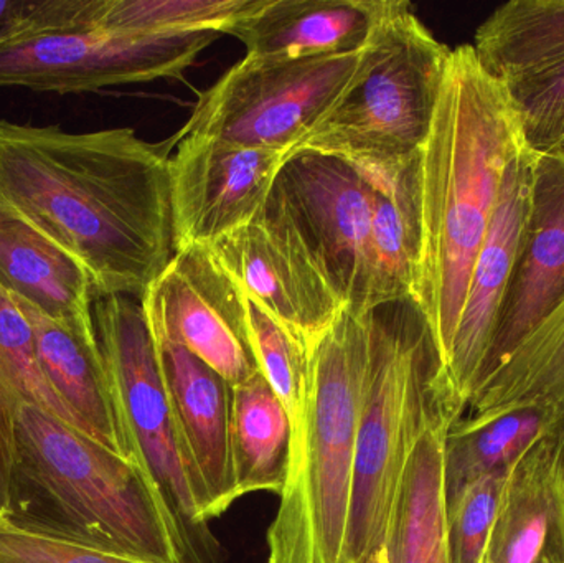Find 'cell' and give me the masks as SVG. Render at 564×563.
I'll return each instance as SVG.
<instances>
[{"label":"cell","instance_id":"cell-1","mask_svg":"<svg viewBox=\"0 0 564 563\" xmlns=\"http://www.w3.org/2000/svg\"><path fill=\"white\" fill-rule=\"evenodd\" d=\"M131 128L0 119V202L72 255L96 300H142L175 253L171 152Z\"/></svg>","mask_w":564,"mask_h":563},{"label":"cell","instance_id":"cell-2","mask_svg":"<svg viewBox=\"0 0 564 563\" xmlns=\"http://www.w3.org/2000/svg\"><path fill=\"white\" fill-rule=\"evenodd\" d=\"M527 149L507 83L484 68L473 45L451 48L430 134L417 155L421 258L413 296L444 369L503 181Z\"/></svg>","mask_w":564,"mask_h":563},{"label":"cell","instance_id":"cell-3","mask_svg":"<svg viewBox=\"0 0 564 563\" xmlns=\"http://www.w3.org/2000/svg\"><path fill=\"white\" fill-rule=\"evenodd\" d=\"M7 519L36 534L151 563H185L149 479L48 410L20 413Z\"/></svg>","mask_w":564,"mask_h":563},{"label":"cell","instance_id":"cell-4","mask_svg":"<svg viewBox=\"0 0 564 563\" xmlns=\"http://www.w3.org/2000/svg\"><path fill=\"white\" fill-rule=\"evenodd\" d=\"M371 359V311H341L312 347L288 481L268 531L270 563H348L358 425Z\"/></svg>","mask_w":564,"mask_h":563},{"label":"cell","instance_id":"cell-5","mask_svg":"<svg viewBox=\"0 0 564 563\" xmlns=\"http://www.w3.org/2000/svg\"><path fill=\"white\" fill-rule=\"evenodd\" d=\"M447 390L454 389L414 301L371 310L370 372L355 453L348 563H361L384 548L408 459Z\"/></svg>","mask_w":564,"mask_h":563},{"label":"cell","instance_id":"cell-6","mask_svg":"<svg viewBox=\"0 0 564 563\" xmlns=\"http://www.w3.org/2000/svg\"><path fill=\"white\" fill-rule=\"evenodd\" d=\"M449 53L413 6L398 0L361 50L347 88L292 152L334 155L375 185L393 181L430 134Z\"/></svg>","mask_w":564,"mask_h":563},{"label":"cell","instance_id":"cell-7","mask_svg":"<svg viewBox=\"0 0 564 563\" xmlns=\"http://www.w3.org/2000/svg\"><path fill=\"white\" fill-rule=\"evenodd\" d=\"M96 336L135 465L151 483L185 563H224L207 501L178 435L141 300L99 297Z\"/></svg>","mask_w":564,"mask_h":563},{"label":"cell","instance_id":"cell-8","mask_svg":"<svg viewBox=\"0 0 564 563\" xmlns=\"http://www.w3.org/2000/svg\"><path fill=\"white\" fill-rule=\"evenodd\" d=\"M360 56L361 52L304 59L247 55L200 93L175 138L207 136L291 154L347 88Z\"/></svg>","mask_w":564,"mask_h":563},{"label":"cell","instance_id":"cell-9","mask_svg":"<svg viewBox=\"0 0 564 563\" xmlns=\"http://www.w3.org/2000/svg\"><path fill=\"white\" fill-rule=\"evenodd\" d=\"M373 182L355 165L314 151H294L282 164L267 202L317 261L345 310L373 306L371 217Z\"/></svg>","mask_w":564,"mask_h":563},{"label":"cell","instance_id":"cell-10","mask_svg":"<svg viewBox=\"0 0 564 563\" xmlns=\"http://www.w3.org/2000/svg\"><path fill=\"white\" fill-rule=\"evenodd\" d=\"M218 33L138 35L85 29L19 40L0 48V88L89 93L111 86L182 79Z\"/></svg>","mask_w":564,"mask_h":563},{"label":"cell","instance_id":"cell-11","mask_svg":"<svg viewBox=\"0 0 564 563\" xmlns=\"http://www.w3.org/2000/svg\"><path fill=\"white\" fill-rule=\"evenodd\" d=\"M141 303L152 337L185 347L231 386L261 372L247 294L208 245L175 251Z\"/></svg>","mask_w":564,"mask_h":563},{"label":"cell","instance_id":"cell-12","mask_svg":"<svg viewBox=\"0 0 564 563\" xmlns=\"http://www.w3.org/2000/svg\"><path fill=\"white\" fill-rule=\"evenodd\" d=\"M175 138V136H174ZM171 158L175 251L212 245L263 212L288 151L247 148L207 136L175 138Z\"/></svg>","mask_w":564,"mask_h":563},{"label":"cell","instance_id":"cell-13","mask_svg":"<svg viewBox=\"0 0 564 563\" xmlns=\"http://www.w3.org/2000/svg\"><path fill=\"white\" fill-rule=\"evenodd\" d=\"M208 247L248 297L311 347L345 310L294 228L267 205L253 221Z\"/></svg>","mask_w":564,"mask_h":563},{"label":"cell","instance_id":"cell-14","mask_svg":"<svg viewBox=\"0 0 564 563\" xmlns=\"http://www.w3.org/2000/svg\"><path fill=\"white\" fill-rule=\"evenodd\" d=\"M563 300L564 149H556L535 152L532 194L519 257L496 337L474 393Z\"/></svg>","mask_w":564,"mask_h":563},{"label":"cell","instance_id":"cell-15","mask_svg":"<svg viewBox=\"0 0 564 563\" xmlns=\"http://www.w3.org/2000/svg\"><path fill=\"white\" fill-rule=\"evenodd\" d=\"M533 161L535 152L529 148L510 165L496 214L470 271L446 366L451 387L467 407L492 347L519 257L532 194Z\"/></svg>","mask_w":564,"mask_h":563},{"label":"cell","instance_id":"cell-16","mask_svg":"<svg viewBox=\"0 0 564 563\" xmlns=\"http://www.w3.org/2000/svg\"><path fill=\"white\" fill-rule=\"evenodd\" d=\"M152 339L178 435L212 521L238 501L231 459L234 386L185 347Z\"/></svg>","mask_w":564,"mask_h":563},{"label":"cell","instance_id":"cell-17","mask_svg":"<svg viewBox=\"0 0 564 563\" xmlns=\"http://www.w3.org/2000/svg\"><path fill=\"white\" fill-rule=\"evenodd\" d=\"M398 0H260L228 35L247 55L304 59L348 55L365 48Z\"/></svg>","mask_w":564,"mask_h":563},{"label":"cell","instance_id":"cell-18","mask_svg":"<svg viewBox=\"0 0 564 563\" xmlns=\"http://www.w3.org/2000/svg\"><path fill=\"white\" fill-rule=\"evenodd\" d=\"M0 286L75 336L98 339L85 268L0 202Z\"/></svg>","mask_w":564,"mask_h":563},{"label":"cell","instance_id":"cell-19","mask_svg":"<svg viewBox=\"0 0 564 563\" xmlns=\"http://www.w3.org/2000/svg\"><path fill=\"white\" fill-rule=\"evenodd\" d=\"M562 422L510 469L484 563H564V499L556 466Z\"/></svg>","mask_w":564,"mask_h":563},{"label":"cell","instance_id":"cell-20","mask_svg":"<svg viewBox=\"0 0 564 563\" xmlns=\"http://www.w3.org/2000/svg\"><path fill=\"white\" fill-rule=\"evenodd\" d=\"M466 403L447 390L431 410L411 452L384 551L390 563H451L444 442Z\"/></svg>","mask_w":564,"mask_h":563},{"label":"cell","instance_id":"cell-21","mask_svg":"<svg viewBox=\"0 0 564 563\" xmlns=\"http://www.w3.org/2000/svg\"><path fill=\"white\" fill-rule=\"evenodd\" d=\"M15 303L32 327L40 367L56 396L75 416L78 429L122 458L135 463L98 339L75 336L29 304Z\"/></svg>","mask_w":564,"mask_h":563},{"label":"cell","instance_id":"cell-22","mask_svg":"<svg viewBox=\"0 0 564 563\" xmlns=\"http://www.w3.org/2000/svg\"><path fill=\"white\" fill-rule=\"evenodd\" d=\"M563 419L558 410L513 405L457 420L444 442L447 506L477 479L509 473Z\"/></svg>","mask_w":564,"mask_h":563},{"label":"cell","instance_id":"cell-23","mask_svg":"<svg viewBox=\"0 0 564 563\" xmlns=\"http://www.w3.org/2000/svg\"><path fill=\"white\" fill-rule=\"evenodd\" d=\"M292 425L263 373L234 387L231 459L238 499L284 491L291 462Z\"/></svg>","mask_w":564,"mask_h":563},{"label":"cell","instance_id":"cell-24","mask_svg":"<svg viewBox=\"0 0 564 563\" xmlns=\"http://www.w3.org/2000/svg\"><path fill=\"white\" fill-rule=\"evenodd\" d=\"M29 405L48 410L78 429L40 367L29 321L0 286V515H6L9 506L17 425Z\"/></svg>","mask_w":564,"mask_h":563},{"label":"cell","instance_id":"cell-25","mask_svg":"<svg viewBox=\"0 0 564 563\" xmlns=\"http://www.w3.org/2000/svg\"><path fill=\"white\" fill-rule=\"evenodd\" d=\"M417 155L398 172L393 181L375 185L370 234L375 307L413 300L416 290L421 258Z\"/></svg>","mask_w":564,"mask_h":563},{"label":"cell","instance_id":"cell-26","mask_svg":"<svg viewBox=\"0 0 564 563\" xmlns=\"http://www.w3.org/2000/svg\"><path fill=\"white\" fill-rule=\"evenodd\" d=\"M473 48L502 82L564 59V0H510L477 29Z\"/></svg>","mask_w":564,"mask_h":563},{"label":"cell","instance_id":"cell-27","mask_svg":"<svg viewBox=\"0 0 564 563\" xmlns=\"http://www.w3.org/2000/svg\"><path fill=\"white\" fill-rule=\"evenodd\" d=\"M513 405L564 412V300L474 393L473 413Z\"/></svg>","mask_w":564,"mask_h":563},{"label":"cell","instance_id":"cell-28","mask_svg":"<svg viewBox=\"0 0 564 563\" xmlns=\"http://www.w3.org/2000/svg\"><path fill=\"white\" fill-rule=\"evenodd\" d=\"M260 0H102L96 26L138 35L228 33Z\"/></svg>","mask_w":564,"mask_h":563},{"label":"cell","instance_id":"cell-29","mask_svg":"<svg viewBox=\"0 0 564 563\" xmlns=\"http://www.w3.org/2000/svg\"><path fill=\"white\" fill-rule=\"evenodd\" d=\"M248 321L254 356L264 379L280 397L292 430L301 419L311 376L312 347L248 297Z\"/></svg>","mask_w":564,"mask_h":563},{"label":"cell","instance_id":"cell-30","mask_svg":"<svg viewBox=\"0 0 564 563\" xmlns=\"http://www.w3.org/2000/svg\"><path fill=\"white\" fill-rule=\"evenodd\" d=\"M533 152L564 148V59L506 82Z\"/></svg>","mask_w":564,"mask_h":563},{"label":"cell","instance_id":"cell-31","mask_svg":"<svg viewBox=\"0 0 564 563\" xmlns=\"http://www.w3.org/2000/svg\"><path fill=\"white\" fill-rule=\"evenodd\" d=\"M509 473L477 479L447 506L451 563H484Z\"/></svg>","mask_w":564,"mask_h":563},{"label":"cell","instance_id":"cell-32","mask_svg":"<svg viewBox=\"0 0 564 563\" xmlns=\"http://www.w3.org/2000/svg\"><path fill=\"white\" fill-rule=\"evenodd\" d=\"M102 0H0V48L48 33L95 29Z\"/></svg>","mask_w":564,"mask_h":563},{"label":"cell","instance_id":"cell-33","mask_svg":"<svg viewBox=\"0 0 564 563\" xmlns=\"http://www.w3.org/2000/svg\"><path fill=\"white\" fill-rule=\"evenodd\" d=\"M0 563H151L36 534L0 515Z\"/></svg>","mask_w":564,"mask_h":563},{"label":"cell","instance_id":"cell-34","mask_svg":"<svg viewBox=\"0 0 564 563\" xmlns=\"http://www.w3.org/2000/svg\"><path fill=\"white\" fill-rule=\"evenodd\" d=\"M556 466H558L560 486H562L564 499V419L560 425L558 432V450H556Z\"/></svg>","mask_w":564,"mask_h":563},{"label":"cell","instance_id":"cell-35","mask_svg":"<svg viewBox=\"0 0 564 563\" xmlns=\"http://www.w3.org/2000/svg\"><path fill=\"white\" fill-rule=\"evenodd\" d=\"M361 563H390V561H388V554L383 548L380 549V551L375 552V554H371L370 557L365 559Z\"/></svg>","mask_w":564,"mask_h":563},{"label":"cell","instance_id":"cell-36","mask_svg":"<svg viewBox=\"0 0 564 563\" xmlns=\"http://www.w3.org/2000/svg\"><path fill=\"white\" fill-rule=\"evenodd\" d=\"M564 149V148H563Z\"/></svg>","mask_w":564,"mask_h":563}]
</instances>
